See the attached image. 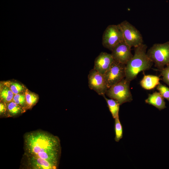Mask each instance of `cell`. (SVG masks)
Wrapping results in <instances>:
<instances>
[{"label":"cell","instance_id":"cell-9","mask_svg":"<svg viewBox=\"0 0 169 169\" xmlns=\"http://www.w3.org/2000/svg\"><path fill=\"white\" fill-rule=\"evenodd\" d=\"M131 48L124 41L117 44L111 54L114 60L126 64L133 56L131 53Z\"/></svg>","mask_w":169,"mask_h":169},{"label":"cell","instance_id":"cell-13","mask_svg":"<svg viewBox=\"0 0 169 169\" xmlns=\"http://www.w3.org/2000/svg\"><path fill=\"white\" fill-rule=\"evenodd\" d=\"M159 76L152 75H144L140 82L142 88L146 90H151L155 88L160 83Z\"/></svg>","mask_w":169,"mask_h":169},{"label":"cell","instance_id":"cell-6","mask_svg":"<svg viewBox=\"0 0 169 169\" xmlns=\"http://www.w3.org/2000/svg\"><path fill=\"white\" fill-rule=\"evenodd\" d=\"M121 30L124 42L130 47H135L143 44V39L140 32L126 20L118 24Z\"/></svg>","mask_w":169,"mask_h":169},{"label":"cell","instance_id":"cell-5","mask_svg":"<svg viewBox=\"0 0 169 169\" xmlns=\"http://www.w3.org/2000/svg\"><path fill=\"white\" fill-rule=\"evenodd\" d=\"M124 41L122 33L118 24L108 25L103 33L102 45L111 51L117 44Z\"/></svg>","mask_w":169,"mask_h":169},{"label":"cell","instance_id":"cell-23","mask_svg":"<svg viewBox=\"0 0 169 169\" xmlns=\"http://www.w3.org/2000/svg\"><path fill=\"white\" fill-rule=\"evenodd\" d=\"M7 113L8 114L7 109L6 103L1 101L0 103V115H5Z\"/></svg>","mask_w":169,"mask_h":169},{"label":"cell","instance_id":"cell-21","mask_svg":"<svg viewBox=\"0 0 169 169\" xmlns=\"http://www.w3.org/2000/svg\"><path fill=\"white\" fill-rule=\"evenodd\" d=\"M156 89L162 97L169 102V88L160 83L157 86Z\"/></svg>","mask_w":169,"mask_h":169},{"label":"cell","instance_id":"cell-14","mask_svg":"<svg viewBox=\"0 0 169 169\" xmlns=\"http://www.w3.org/2000/svg\"><path fill=\"white\" fill-rule=\"evenodd\" d=\"M14 94L7 85L3 83L0 85V98L1 101L5 103L13 100Z\"/></svg>","mask_w":169,"mask_h":169},{"label":"cell","instance_id":"cell-11","mask_svg":"<svg viewBox=\"0 0 169 169\" xmlns=\"http://www.w3.org/2000/svg\"><path fill=\"white\" fill-rule=\"evenodd\" d=\"M28 166L32 169H56L58 167L49 161L40 158L26 156Z\"/></svg>","mask_w":169,"mask_h":169},{"label":"cell","instance_id":"cell-16","mask_svg":"<svg viewBox=\"0 0 169 169\" xmlns=\"http://www.w3.org/2000/svg\"><path fill=\"white\" fill-rule=\"evenodd\" d=\"M6 104L8 114L9 116H16L23 112L25 110L22 107L13 101Z\"/></svg>","mask_w":169,"mask_h":169},{"label":"cell","instance_id":"cell-19","mask_svg":"<svg viewBox=\"0 0 169 169\" xmlns=\"http://www.w3.org/2000/svg\"><path fill=\"white\" fill-rule=\"evenodd\" d=\"M115 140L116 142H119L123 137V128L119 116L115 118Z\"/></svg>","mask_w":169,"mask_h":169},{"label":"cell","instance_id":"cell-15","mask_svg":"<svg viewBox=\"0 0 169 169\" xmlns=\"http://www.w3.org/2000/svg\"><path fill=\"white\" fill-rule=\"evenodd\" d=\"M105 99L107 104L113 118L119 116L120 105L119 102L112 99H108L106 97L105 95L102 96Z\"/></svg>","mask_w":169,"mask_h":169},{"label":"cell","instance_id":"cell-1","mask_svg":"<svg viewBox=\"0 0 169 169\" xmlns=\"http://www.w3.org/2000/svg\"><path fill=\"white\" fill-rule=\"evenodd\" d=\"M24 139L26 156L46 160L58 166L61 148L58 137L36 131L26 133Z\"/></svg>","mask_w":169,"mask_h":169},{"label":"cell","instance_id":"cell-17","mask_svg":"<svg viewBox=\"0 0 169 169\" xmlns=\"http://www.w3.org/2000/svg\"><path fill=\"white\" fill-rule=\"evenodd\" d=\"M3 83L10 88L14 95L24 93L27 89L23 84L18 82L8 81Z\"/></svg>","mask_w":169,"mask_h":169},{"label":"cell","instance_id":"cell-2","mask_svg":"<svg viewBox=\"0 0 169 169\" xmlns=\"http://www.w3.org/2000/svg\"><path fill=\"white\" fill-rule=\"evenodd\" d=\"M147 46L143 44L134 47L133 57L126 63L125 67V79L131 81L135 79L141 71L150 69L153 63L146 54Z\"/></svg>","mask_w":169,"mask_h":169},{"label":"cell","instance_id":"cell-18","mask_svg":"<svg viewBox=\"0 0 169 169\" xmlns=\"http://www.w3.org/2000/svg\"><path fill=\"white\" fill-rule=\"evenodd\" d=\"M25 98L27 104V109L32 108L38 102L39 97L38 95L32 92L28 89L25 92Z\"/></svg>","mask_w":169,"mask_h":169},{"label":"cell","instance_id":"cell-22","mask_svg":"<svg viewBox=\"0 0 169 169\" xmlns=\"http://www.w3.org/2000/svg\"><path fill=\"white\" fill-rule=\"evenodd\" d=\"M159 71L162 77V80L169 86V64Z\"/></svg>","mask_w":169,"mask_h":169},{"label":"cell","instance_id":"cell-10","mask_svg":"<svg viewBox=\"0 0 169 169\" xmlns=\"http://www.w3.org/2000/svg\"><path fill=\"white\" fill-rule=\"evenodd\" d=\"M114 61L111 54L101 52L95 59L93 69L104 75L110 68Z\"/></svg>","mask_w":169,"mask_h":169},{"label":"cell","instance_id":"cell-7","mask_svg":"<svg viewBox=\"0 0 169 169\" xmlns=\"http://www.w3.org/2000/svg\"><path fill=\"white\" fill-rule=\"evenodd\" d=\"M125 65L113 61L103 75L108 88L125 78Z\"/></svg>","mask_w":169,"mask_h":169},{"label":"cell","instance_id":"cell-12","mask_svg":"<svg viewBox=\"0 0 169 169\" xmlns=\"http://www.w3.org/2000/svg\"><path fill=\"white\" fill-rule=\"evenodd\" d=\"M145 101L146 103L155 106L160 110L166 108L164 98L159 92H155L152 94H149Z\"/></svg>","mask_w":169,"mask_h":169},{"label":"cell","instance_id":"cell-4","mask_svg":"<svg viewBox=\"0 0 169 169\" xmlns=\"http://www.w3.org/2000/svg\"><path fill=\"white\" fill-rule=\"evenodd\" d=\"M130 82L124 78L108 88L105 95L117 101L120 105L131 102L133 98L130 87Z\"/></svg>","mask_w":169,"mask_h":169},{"label":"cell","instance_id":"cell-3","mask_svg":"<svg viewBox=\"0 0 169 169\" xmlns=\"http://www.w3.org/2000/svg\"><path fill=\"white\" fill-rule=\"evenodd\" d=\"M148 57L159 70L169 64V41L163 44H155L146 52Z\"/></svg>","mask_w":169,"mask_h":169},{"label":"cell","instance_id":"cell-8","mask_svg":"<svg viewBox=\"0 0 169 169\" xmlns=\"http://www.w3.org/2000/svg\"><path fill=\"white\" fill-rule=\"evenodd\" d=\"M89 88L99 95H105L108 89L104 75L94 69L90 70L88 76Z\"/></svg>","mask_w":169,"mask_h":169},{"label":"cell","instance_id":"cell-20","mask_svg":"<svg viewBox=\"0 0 169 169\" xmlns=\"http://www.w3.org/2000/svg\"><path fill=\"white\" fill-rule=\"evenodd\" d=\"M12 101L22 107L25 110L27 109L25 92L14 95Z\"/></svg>","mask_w":169,"mask_h":169}]
</instances>
